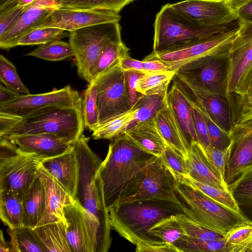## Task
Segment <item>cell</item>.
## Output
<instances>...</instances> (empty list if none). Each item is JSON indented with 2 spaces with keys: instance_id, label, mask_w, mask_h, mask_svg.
Returning <instances> with one entry per match:
<instances>
[{
  "instance_id": "d590c367",
  "label": "cell",
  "mask_w": 252,
  "mask_h": 252,
  "mask_svg": "<svg viewBox=\"0 0 252 252\" xmlns=\"http://www.w3.org/2000/svg\"><path fill=\"white\" fill-rule=\"evenodd\" d=\"M148 231L155 237L173 245L186 236L176 214L162 219L155 223Z\"/></svg>"
},
{
  "instance_id": "e7e4bbea",
  "label": "cell",
  "mask_w": 252,
  "mask_h": 252,
  "mask_svg": "<svg viewBox=\"0 0 252 252\" xmlns=\"http://www.w3.org/2000/svg\"><path fill=\"white\" fill-rule=\"evenodd\" d=\"M61 0H36L38 3L45 6L56 8L59 7Z\"/></svg>"
},
{
  "instance_id": "c3c4849f",
  "label": "cell",
  "mask_w": 252,
  "mask_h": 252,
  "mask_svg": "<svg viewBox=\"0 0 252 252\" xmlns=\"http://www.w3.org/2000/svg\"><path fill=\"white\" fill-rule=\"evenodd\" d=\"M158 158L178 182L189 175L185 158L168 146Z\"/></svg>"
},
{
  "instance_id": "9f6ffc18",
  "label": "cell",
  "mask_w": 252,
  "mask_h": 252,
  "mask_svg": "<svg viewBox=\"0 0 252 252\" xmlns=\"http://www.w3.org/2000/svg\"><path fill=\"white\" fill-rule=\"evenodd\" d=\"M145 73L172 71L165 62L158 59L143 60Z\"/></svg>"
},
{
  "instance_id": "ac0fdd59",
  "label": "cell",
  "mask_w": 252,
  "mask_h": 252,
  "mask_svg": "<svg viewBox=\"0 0 252 252\" xmlns=\"http://www.w3.org/2000/svg\"><path fill=\"white\" fill-rule=\"evenodd\" d=\"M171 5L207 25L227 24L238 19L225 0H185Z\"/></svg>"
},
{
  "instance_id": "cb8c5ba5",
  "label": "cell",
  "mask_w": 252,
  "mask_h": 252,
  "mask_svg": "<svg viewBox=\"0 0 252 252\" xmlns=\"http://www.w3.org/2000/svg\"><path fill=\"white\" fill-rule=\"evenodd\" d=\"M41 163L74 199L78 183V165L74 147L61 155L43 159Z\"/></svg>"
},
{
  "instance_id": "74e56055",
  "label": "cell",
  "mask_w": 252,
  "mask_h": 252,
  "mask_svg": "<svg viewBox=\"0 0 252 252\" xmlns=\"http://www.w3.org/2000/svg\"><path fill=\"white\" fill-rule=\"evenodd\" d=\"M11 252H44L35 239L32 229L22 226L7 230Z\"/></svg>"
},
{
  "instance_id": "d6a6232c",
  "label": "cell",
  "mask_w": 252,
  "mask_h": 252,
  "mask_svg": "<svg viewBox=\"0 0 252 252\" xmlns=\"http://www.w3.org/2000/svg\"><path fill=\"white\" fill-rule=\"evenodd\" d=\"M135 109L117 116L100 125L93 131L94 139H107L111 141L123 135L135 124Z\"/></svg>"
},
{
  "instance_id": "8d00e7d4",
  "label": "cell",
  "mask_w": 252,
  "mask_h": 252,
  "mask_svg": "<svg viewBox=\"0 0 252 252\" xmlns=\"http://www.w3.org/2000/svg\"><path fill=\"white\" fill-rule=\"evenodd\" d=\"M136 0H61L59 7L73 9L102 10L119 13Z\"/></svg>"
},
{
  "instance_id": "8fae6325",
  "label": "cell",
  "mask_w": 252,
  "mask_h": 252,
  "mask_svg": "<svg viewBox=\"0 0 252 252\" xmlns=\"http://www.w3.org/2000/svg\"><path fill=\"white\" fill-rule=\"evenodd\" d=\"M229 135L231 150L224 175L227 187L252 166V110L242 112L232 120Z\"/></svg>"
},
{
  "instance_id": "f5cc1de1",
  "label": "cell",
  "mask_w": 252,
  "mask_h": 252,
  "mask_svg": "<svg viewBox=\"0 0 252 252\" xmlns=\"http://www.w3.org/2000/svg\"><path fill=\"white\" fill-rule=\"evenodd\" d=\"M144 74L143 72L136 70L124 71L126 90L132 107L141 95L137 92L136 87L138 80Z\"/></svg>"
},
{
  "instance_id": "91938a15",
  "label": "cell",
  "mask_w": 252,
  "mask_h": 252,
  "mask_svg": "<svg viewBox=\"0 0 252 252\" xmlns=\"http://www.w3.org/2000/svg\"><path fill=\"white\" fill-rule=\"evenodd\" d=\"M236 12L238 18L241 22L252 24V0L238 9Z\"/></svg>"
},
{
  "instance_id": "44dd1931",
  "label": "cell",
  "mask_w": 252,
  "mask_h": 252,
  "mask_svg": "<svg viewBox=\"0 0 252 252\" xmlns=\"http://www.w3.org/2000/svg\"><path fill=\"white\" fill-rule=\"evenodd\" d=\"M228 99L245 69L252 61V24L242 22L238 35L229 50Z\"/></svg>"
},
{
  "instance_id": "2e32d148",
  "label": "cell",
  "mask_w": 252,
  "mask_h": 252,
  "mask_svg": "<svg viewBox=\"0 0 252 252\" xmlns=\"http://www.w3.org/2000/svg\"><path fill=\"white\" fill-rule=\"evenodd\" d=\"M175 77L192 98L200 104L214 121L223 130L229 132L232 125L229 100L213 92L195 78L177 72Z\"/></svg>"
},
{
  "instance_id": "3957f363",
  "label": "cell",
  "mask_w": 252,
  "mask_h": 252,
  "mask_svg": "<svg viewBox=\"0 0 252 252\" xmlns=\"http://www.w3.org/2000/svg\"><path fill=\"white\" fill-rule=\"evenodd\" d=\"M241 25L239 19L227 24L205 25L167 3L156 16L152 52L180 48L216 34L238 30Z\"/></svg>"
},
{
  "instance_id": "f35d334b",
  "label": "cell",
  "mask_w": 252,
  "mask_h": 252,
  "mask_svg": "<svg viewBox=\"0 0 252 252\" xmlns=\"http://www.w3.org/2000/svg\"><path fill=\"white\" fill-rule=\"evenodd\" d=\"M27 55L49 61H60L74 57V53L69 43L60 40L39 45Z\"/></svg>"
},
{
  "instance_id": "9c48e42d",
  "label": "cell",
  "mask_w": 252,
  "mask_h": 252,
  "mask_svg": "<svg viewBox=\"0 0 252 252\" xmlns=\"http://www.w3.org/2000/svg\"><path fill=\"white\" fill-rule=\"evenodd\" d=\"M240 29L216 34L180 48L159 53L152 52L143 60L162 61L176 73L183 66L197 60L228 51Z\"/></svg>"
},
{
  "instance_id": "680465c9",
  "label": "cell",
  "mask_w": 252,
  "mask_h": 252,
  "mask_svg": "<svg viewBox=\"0 0 252 252\" xmlns=\"http://www.w3.org/2000/svg\"><path fill=\"white\" fill-rule=\"evenodd\" d=\"M120 66L124 71L136 70L144 73L143 61L134 59L129 55L125 56L121 60Z\"/></svg>"
},
{
  "instance_id": "94428289",
  "label": "cell",
  "mask_w": 252,
  "mask_h": 252,
  "mask_svg": "<svg viewBox=\"0 0 252 252\" xmlns=\"http://www.w3.org/2000/svg\"><path fill=\"white\" fill-rule=\"evenodd\" d=\"M19 95L2 85H0V104L9 102Z\"/></svg>"
},
{
  "instance_id": "4fadbf2b",
  "label": "cell",
  "mask_w": 252,
  "mask_h": 252,
  "mask_svg": "<svg viewBox=\"0 0 252 252\" xmlns=\"http://www.w3.org/2000/svg\"><path fill=\"white\" fill-rule=\"evenodd\" d=\"M42 159L20 150L16 154L0 159V191L12 192L24 197L37 177Z\"/></svg>"
},
{
  "instance_id": "83f0119b",
  "label": "cell",
  "mask_w": 252,
  "mask_h": 252,
  "mask_svg": "<svg viewBox=\"0 0 252 252\" xmlns=\"http://www.w3.org/2000/svg\"><path fill=\"white\" fill-rule=\"evenodd\" d=\"M66 227L67 223L58 221L37 226L32 232L44 252H72Z\"/></svg>"
},
{
  "instance_id": "7bdbcfd3",
  "label": "cell",
  "mask_w": 252,
  "mask_h": 252,
  "mask_svg": "<svg viewBox=\"0 0 252 252\" xmlns=\"http://www.w3.org/2000/svg\"><path fill=\"white\" fill-rule=\"evenodd\" d=\"M177 220L186 236L201 241H210L222 239L224 235L210 229L194 221L182 212L176 214Z\"/></svg>"
},
{
  "instance_id": "8992f818",
  "label": "cell",
  "mask_w": 252,
  "mask_h": 252,
  "mask_svg": "<svg viewBox=\"0 0 252 252\" xmlns=\"http://www.w3.org/2000/svg\"><path fill=\"white\" fill-rule=\"evenodd\" d=\"M176 191L181 211L210 229L225 235L244 221L239 213L185 184L177 182Z\"/></svg>"
},
{
  "instance_id": "4316f807",
  "label": "cell",
  "mask_w": 252,
  "mask_h": 252,
  "mask_svg": "<svg viewBox=\"0 0 252 252\" xmlns=\"http://www.w3.org/2000/svg\"><path fill=\"white\" fill-rule=\"evenodd\" d=\"M189 176L202 183L228 191L223 182L213 169L197 142H193L185 159Z\"/></svg>"
},
{
  "instance_id": "484cf974",
  "label": "cell",
  "mask_w": 252,
  "mask_h": 252,
  "mask_svg": "<svg viewBox=\"0 0 252 252\" xmlns=\"http://www.w3.org/2000/svg\"><path fill=\"white\" fill-rule=\"evenodd\" d=\"M158 126L167 145L186 159L189 151L182 129L167 98L155 116Z\"/></svg>"
},
{
  "instance_id": "f546056e",
  "label": "cell",
  "mask_w": 252,
  "mask_h": 252,
  "mask_svg": "<svg viewBox=\"0 0 252 252\" xmlns=\"http://www.w3.org/2000/svg\"><path fill=\"white\" fill-rule=\"evenodd\" d=\"M24 226L33 229L38 226L44 213L45 192L37 175L23 197Z\"/></svg>"
},
{
  "instance_id": "03108f58",
  "label": "cell",
  "mask_w": 252,
  "mask_h": 252,
  "mask_svg": "<svg viewBox=\"0 0 252 252\" xmlns=\"http://www.w3.org/2000/svg\"><path fill=\"white\" fill-rule=\"evenodd\" d=\"M36 0H17V5L27 7L33 3Z\"/></svg>"
},
{
  "instance_id": "db71d44e",
  "label": "cell",
  "mask_w": 252,
  "mask_h": 252,
  "mask_svg": "<svg viewBox=\"0 0 252 252\" xmlns=\"http://www.w3.org/2000/svg\"><path fill=\"white\" fill-rule=\"evenodd\" d=\"M252 84V61L247 66L239 80L234 93L228 99L240 98L245 95Z\"/></svg>"
},
{
  "instance_id": "4dcf8cb0",
  "label": "cell",
  "mask_w": 252,
  "mask_h": 252,
  "mask_svg": "<svg viewBox=\"0 0 252 252\" xmlns=\"http://www.w3.org/2000/svg\"><path fill=\"white\" fill-rule=\"evenodd\" d=\"M129 49L122 39L111 41L103 49L92 68L89 84L93 83L100 75L111 67L120 63L121 60L129 55Z\"/></svg>"
},
{
  "instance_id": "5b68a950",
  "label": "cell",
  "mask_w": 252,
  "mask_h": 252,
  "mask_svg": "<svg viewBox=\"0 0 252 252\" xmlns=\"http://www.w3.org/2000/svg\"><path fill=\"white\" fill-rule=\"evenodd\" d=\"M84 127L82 106H50L18 118L17 122L0 136L6 138L25 134H51L76 143Z\"/></svg>"
},
{
  "instance_id": "5bb4252c",
  "label": "cell",
  "mask_w": 252,
  "mask_h": 252,
  "mask_svg": "<svg viewBox=\"0 0 252 252\" xmlns=\"http://www.w3.org/2000/svg\"><path fill=\"white\" fill-rule=\"evenodd\" d=\"M229 71L228 51L197 60L177 72L195 78L211 91L228 99Z\"/></svg>"
},
{
  "instance_id": "f6af8a7d",
  "label": "cell",
  "mask_w": 252,
  "mask_h": 252,
  "mask_svg": "<svg viewBox=\"0 0 252 252\" xmlns=\"http://www.w3.org/2000/svg\"><path fill=\"white\" fill-rule=\"evenodd\" d=\"M166 98H163L158 95L147 96L141 94L133 106L135 111V124L155 117L164 105Z\"/></svg>"
},
{
  "instance_id": "be15d7a7",
  "label": "cell",
  "mask_w": 252,
  "mask_h": 252,
  "mask_svg": "<svg viewBox=\"0 0 252 252\" xmlns=\"http://www.w3.org/2000/svg\"><path fill=\"white\" fill-rule=\"evenodd\" d=\"M0 252H11L10 242L5 241L2 230H0Z\"/></svg>"
},
{
  "instance_id": "30bf717a",
  "label": "cell",
  "mask_w": 252,
  "mask_h": 252,
  "mask_svg": "<svg viewBox=\"0 0 252 252\" xmlns=\"http://www.w3.org/2000/svg\"><path fill=\"white\" fill-rule=\"evenodd\" d=\"M93 83L97 90L100 125L131 109L124 71L120 64L104 72Z\"/></svg>"
},
{
  "instance_id": "ba28073f",
  "label": "cell",
  "mask_w": 252,
  "mask_h": 252,
  "mask_svg": "<svg viewBox=\"0 0 252 252\" xmlns=\"http://www.w3.org/2000/svg\"><path fill=\"white\" fill-rule=\"evenodd\" d=\"M119 22L94 25L69 32L78 76L89 82L90 72L99 55L111 41L121 39Z\"/></svg>"
},
{
  "instance_id": "52a82bcc",
  "label": "cell",
  "mask_w": 252,
  "mask_h": 252,
  "mask_svg": "<svg viewBox=\"0 0 252 252\" xmlns=\"http://www.w3.org/2000/svg\"><path fill=\"white\" fill-rule=\"evenodd\" d=\"M177 182L157 158L128 182L111 207L152 199L170 201L179 207L181 202L176 191Z\"/></svg>"
},
{
  "instance_id": "6125c7cd",
  "label": "cell",
  "mask_w": 252,
  "mask_h": 252,
  "mask_svg": "<svg viewBox=\"0 0 252 252\" xmlns=\"http://www.w3.org/2000/svg\"><path fill=\"white\" fill-rule=\"evenodd\" d=\"M230 7L234 11H236L242 6L246 4L251 0H225Z\"/></svg>"
},
{
  "instance_id": "603a6c76",
  "label": "cell",
  "mask_w": 252,
  "mask_h": 252,
  "mask_svg": "<svg viewBox=\"0 0 252 252\" xmlns=\"http://www.w3.org/2000/svg\"><path fill=\"white\" fill-rule=\"evenodd\" d=\"M54 9L36 0L27 6L16 22L0 36V48L8 50L18 46L19 40L37 26Z\"/></svg>"
},
{
  "instance_id": "ab89813d",
  "label": "cell",
  "mask_w": 252,
  "mask_h": 252,
  "mask_svg": "<svg viewBox=\"0 0 252 252\" xmlns=\"http://www.w3.org/2000/svg\"><path fill=\"white\" fill-rule=\"evenodd\" d=\"M178 182L202 192L212 199L239 213L236 204L229 190L221 189L202 183L196 181L189 175L185 176Z\"/></svg>"
},
{
  "instance_id": "f1b7e54d",
  "label": "cell",
  "mask_w": 252,
  "mask_h": 252,
  "mask_svg": "<svg viewBox=\"0 0 252 252\" xmlns=\"http://www.w3.org/2000/svg\"><path fill=\"white\" fill-rule=\"evenodd\" d=\"M228 189L243 220L252 223V166L244 170Z\"/></svg>"
},
{
  "instance_id": "b9f144b4",
  "label": "cell",
  "mask_w": 252,
  "mask_h": 252,
  "mask_svg": "<svg viewBox=\"0 0 252 252\" xmlns=\"http://www.w3.org/2000/svg\"><path fill=\"white\" fill-rule=\"evenodd\" d=\"M69 32L54 27L33 29L18 41V45H41L69 37Z\"/></svg>"
},
{
  "instance_id": "60d3db41",
  "label": "cell",
  "mask_w": 252,
  "mask_h": 252,
  "mask_svg": "<svg viewBox=\"0 0 252 252\" xmlns=\"http://www.w3.org/2000/svg\"><path fill=\"white\" fill-rule=\"evenodd\" d=\"M82 110L85 127L93 131L100 125L97 90L94 83L90 84L84 92Z\"/></svg>"
},
{
  "instance_id": "1f68e13d",
  "label": "cell",
  "mask_w": 252,
  "mask_h": 252,
  "mask_svg": "<svg viewBox=\"0 0 252 252\" xmlns=\"http://www.w3.org/2000/svg\"><path fill=\"white\" fill-rule=\"evenodd\" d=\"M0 218L8 228L24 226L23 197L12 192L0 190Z\"/></svg>"
},
{
  "instance_id": "6da1fadb",
  "label": "cell",
  "mask_w": 252,
  "mask_h": 252,
  "mask_svg": "<svg viewBox=\"0 0 252 252\" xmlns=\"http://www.w3.org/2000/svg\"><path fill=\"white\" fill-rule=\"evenodd\" d=\"M89 141V138L82 134L74 146L78 165L74 200L86 210L96 228L97 252H107L111 245L112 228L99 173L102 160L91 149Z\"/></svg>"
},
{
  "instance_id": "bcb514c9",
  "label": "cell",
  "mask_w": 252,
  "mask_h": 252,
  "mask_svg": "<svg viewBox=\"0 0 252 252\" xmlns=\"http://www.w3.org/2000/svg\"><path fill=\"white\" fill-rule=\"evenodd\" d=\"M194 101L196 107L202 114L207 125L210 146L220 150L227 149L231 144L229 132L222 130L214 121L203 107L195 100H194Z\"/></svg>"
},
{
  "instance_id": "816d5d0a",
  "label": "cell",
  "mask_w": 252,
  "mask_h": 252,
  "mask_svg": "<svg viewBox=\"0 0 252 252\" xmlns=\"http://www.w3.org/2000/svg\"><path fill=\"white\" fill-rule=\"evenodd\" d=\"M193 120L197 142L203 147L210 146V141L207 125L203 117L196 107L194 100Z\"/></svg>"
},
{
  "instance_id": "681fc988",
  "label": "cell",
  "mask_w": 252,
  "mask_h": 252,
  "mask_svg": "<svg viewBox=\"0 0 252 252\" xmlns=\"http://www.w3.org/2000/svg\"><path fill=\"white\" fill-rule=\"evenodd\" d=\"M199 145L213 169L221 180L225 183V170L229 158L231 144L227 149L223 150H220L211 146L203 147L200 144Z\"/></svg>"
},
{
  "instance_id": "7402d4cb",
  "label": "cell",
  "mask_w": 252,
  "mask_h": 252,
  "mask_svg": "<svg viewBox=\"0 0 252 252\" xmlns=\"http://www.w3.org/2000/svg\"><path fill=\"white\" fill-rule=\"evenodd\" d=\"M167 98L180 125L189 150L197 142L193 120V99L183 85L176 80L168 92Z\"/></svg>"
},
{
  "instance_id": "7dc6e473",
  "label": "cell",
  "mask_w": 252,
  "mask_h": 252,
  "mask_svg": "<svg viewBox=\"0 0 252 252\" xmlns=\"http://www.w3.org/2000/svg\"><path fill=\"white\" fill-rule=\"evenodd\" d=\"M174 245L180 252H225L226 242L225 237L222 239L205 241L185 236Z\"/></svg>"
},
{
  "instance_id": "e575fe53",
  "label": "cell",
  "mask_w": 252,
  "mask_h": 252,
  "mask_svg": "<svg viewBox=\"0 0 252 252\" xmlns=\"http://www.w3.org/2000/svg\"><path fill=\"white\" fill-rule=\"evenodd\" d=\"M225 252H252V223L243 221L224 235Z\"/></svg>"
},
{
  "instance_id": "e0dca14e",
  "label": "cell",
  "mask_w": 252,
  "mask_h": 252,
  "mask_svg": "<svg viewBox=\"0 0 252 252\" xmlns=\"http://www.w3.org/2000/svg\"><path fill=\"white\" fill-rule=\"evenodd\" d=\"M66 237L72 252H97V232L86 210L74 200L64 208Z\"/></svg>"
},
{
  "instance_id": "7c38bea8",
  "label": "cell",
  "mask_w": 252,
  "mask_h": 252,
  "mask_svg": "<svg viewBox=\"0 0 252 252\" xmlns=\"http://www.w3.org/2000/svg\"><path fill=\"white\" fill-rule=\"evenodd\" d=\"M82 97L69 85L59 90L36 94H21L13 100L0 104V113L24 118L50 106L79 107Z\"/></svg>"
},
{
  "instance_id": "836d02e7",
  "label": "cell",
  "mask_w": 252,
  "mask_h": 252,
  "mask_svg": "<svg viewBox=\"0 0 252 252\" xmlns=\"http://www.w3.org/2000/svg\"><path fill=\"white\" fill-rule=\"evenodd\" d=\"M174 71L144 73L138 80L137 92L144 95H158L166 98L168 87L175 77Z\"/></svg>"
},
{
  "instance_id": "277c9868",
  "label": "cell",
  "mask_w": 252,
  "mask_h": 252,
  "mask_svg": "<svg viewBox=\"0 0 252 252\" xmlns=\"http://www.w3.org/2000/svg\"><path fill=\"white\" fill-rule=\"evenodd\" d=\"M157 158L141 149L124 135L111 141L99 168L108 210L128 182Z\"/></svg>"
},
{
  "instance_id": "ee69618b",
  "label": "cell",
  "mask_w": 252,
  "mask_h": 252,
  "mask_svg": "<svg viewBox=\"0 0 252 252\" xmlns=\"http://www.w3.org/2000/svg\"><path fill=\"white\" fill-rule=\"evenodd\" d=\"M0 81L5 87L18 94H30L19 77L14 64L1 54L0 55Z\"/></svg>"
},
{
  "instance_id": "11a10c76",
  "label": "cell",
  "mask_w": 252,
  "mask_h": 252,
  "mask_svg": "<svg viewBox=\"0 0 252 252\" xmlns=\"http://www.w3.org/2000/svg\"><path fill=\"white\" fill-rule=\"evenodd\" d=\"M232 115L234 116L239 114L252 110V84L243 97L229 100Z\"/></svg>"
},
{
  "instance_id": "d4e9b609",
  "label": "cell",
  "mask_w": 252,
  "mask_h": 252,
  "mask_svg": "<svg viewBox=\"0 0 252 252\" xmlns=\"http://www.w3.org/2000/svg\"><path fill=\"white\" fill-rule=\"evenodd\" d=\"M124 135L145 152L158 158L168 146L155 117L136 123Z\"/></svg>"
},
{
  "instance_id": "7a4b0ae2",
  "label": "cell",
  "mask_w": 252,
  "mask_h": 252,
  "mask_svg": "<svg viewBox=\"0 0 252 252\" xmlns=\"http://www.w3.org/2000/svg\"><path fill=\"white\" fill-rule=\"evenodd\" d=\"M108 211L112 229L136 249L164 242L151 235L149 229L162 219L182 212L175 204L158 199L122 204Z\"/></svg>"
},
{
  "instance_id": "6f0895ef",
  "label": "cell",
  "mask_w": 252,
  "mask_h": 252,
  "mask_svg": "<svg viewBox=\"0 0 252 252\" xmlns=\"http://www.w3.org/2000/svg\"><path fill=\"white\" fill-rule=\"evenodd\" d=\"M135 251L136 252H180L175 246L165 242L136 248Z\"/></svg>"
},
{
  "instance_id": "f907efd6",
  "label": "cell",
  "mask_w": 252,
  "mask_h": 252,
  "mask_svg": "<svg viewBox=\"0 0 252 252\" xmlns=\"http://www.w3.org/2000/svg\"><path fill=\"white\" fill-rule=\"evenodd\" d=\"M26 7L17 5V0H1L0 5V36L17 20Z\"/></svg>"
},
{
  "instance_id": "9a60e30c",
  "label": "cell",
  "mask_w": 252,
  "mask_h": 252,
  "mask_svg": "<svg viewBox=\"0 0 252 252\" xmlns=\"http://www.w3.org/2000/svg\"><path fill=\"white\" fill-rule=\"evenodd\" d=\"M121 18L119 13L107 10L58 7L54 9L33 29L54 27L70 32L94 25L108 22H119Z\"/></svg>"
},
{
  "instance_id": "ffe728a7",
  "label": "cell",
  "mask_w": 252,
  "mask_h": 252,
  "mask_svg": "<svg viewBox=\"0 0 252 252\" xmlns=\"http://www.w3.org/2000/svg\"><path fill=\"white\" fill-rule=\"evenodd\" d=\"M6 139L15 144L22 152L42 159L63 154L72 149L75 144L51 134H25Z\"/></svg>"
},
{
  "instance_id": "d6986e66",
  "label": "cell",
  "mask_w": 252,
  "mask_h": 252,
  "mask_svg": "<svg viewBox=\"0 0 252 252\" xmlns=\"http://www.w3.org/2000/svg\"><path fill=\"white\" fill-rule=\"evenodd\" d=\"M36 174L45 192V211L38 226L58 221L67 223L64 208L73 204L74 199L41 163L38 167Z\"/></svg>"
}]
</instances>
